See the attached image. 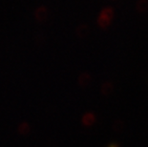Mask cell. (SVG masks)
Returning <instances> with one entry per match:
<instances>
[{"instance_id":"obj_9","label":"cell","mask_w":148,"mask_h":147,"mask_svg":"<svg viewBox=\"0 0 148 147\" xmlns=\"http://www.w3.org/2000/svg\"><path fill=\"white\" fill-rule=\"evenodd\" d=\"M109 147H118V145H116V144H111Z\"/></svg>"},{"instance_id":"obj_7","label":"cell","mask_w":148,"mask_h":147,"mask_svg":"<svg viewBox=\"0 0 148 147\" xmlns=\"http://www.w3.org/2000/svg\"><path fill=\"white\" fill-rule=\"evenodd\" d=\"M82 121L85 125H91L92 123H94V121H95V115L93 113L85 114L82 118Z\"/></svg>"},{"instance_id":"obj_1","label":"cell","mask_w":148,"mask_h":147,"mask_svg":"<svg viewBox=\"0 0 148 147\" xmlns=\"http://www.w3.org/2000/svg\"><path fill=\"white\" fill-rule=\"evenodd\" d=\"M48 9H47L45 6H40L34 11V17L38 21L39 23L45 22L47 17H48Z\"/></svg>"},{"instance_id":"obj_4","label":"cell","mask_w":148,"mask_h":147,"mask_svg":"<svg viewBox=\"0 0 148 147\" xmlns=\"http://www.w3.org/2000/svg\"><path fill=\"white\" fill-rule=\"evenodd\" d=\"M114 92V84L111 81H106V82L102 83L101 87H100V93L102 96H108Z\"/></svg>"},{"instance_id":"obj_8","label":"cell","mask_w":148,"mask_h":147,"mask_svg":"<svg viewBox=\"0 0 148 147\" xmlns=\"http://www.w3.org/2000/svg\"><path fill=\"white\" fill-rule=\"evenodd\" d=\"M97 24H99V26L100 28H102V29H106V28H108L110 26L111 21H109V20L104 19V18L99 16V17H97Z\"/></svg>"},{"instance_id":"obj_2","label":"cell","mask_w":148,"mask_h":147,"mask_svg":"<svg viewBox=\"0 0 148 147\" xmlns=\"http://www.w3.org/2000/svg\"><path fill=\"white\" fill-rule=\"evenodd\" d=\"M91 79H92L91 75L89 73H87V72H83V73H81L79 75V77H78V79H77L78 86L85 88V87H87L90 84Z\"/></svg>"},{"instance_id":"obj_3","label":"cell","mask_w":148,"mask_h":147,"mask_svg":"<svg viewBox=\"0 0 148 147\" xmlns=\"http://www.w3.org/2000/svg\"><path fill=\"white\" fill-rule=\"evenodd\" d=\"M89 32H90V30H89L88 25L80 24V25H78L77 28L75 29V36H77L78 38L83 39V38H85V37L88 36Z\"/></svg>"},{"instance_id":"obj_5","label":"cell","mask_w":148,"mask_h":147,"mask_svg":"<svg viewBox=\"0 0 148 147\" xmlns=\"http://www.w3.org/2000/svg\"><path fill=\"white\" fill-rule=\"evenodd\" d=\"M99 16L104 18V19H107L109 21L113 20V17H114V10H113L112 7H106L103 8Z\"/></svg>"},{"instance_id":"obj_6","label":"cell","mask_w":148,"mask_h":147,"mask_svg":"<svg viewBox=\"0 0 148 147\" xmlns=\"http://www.w3.org/2000/svg\"><path fill=\"white\" fill-rule=\"evenodd\" d=\"M136 10L140 14L146 12L148 11V0H138L136 3Z\"/></svg>"}]
</instances>
